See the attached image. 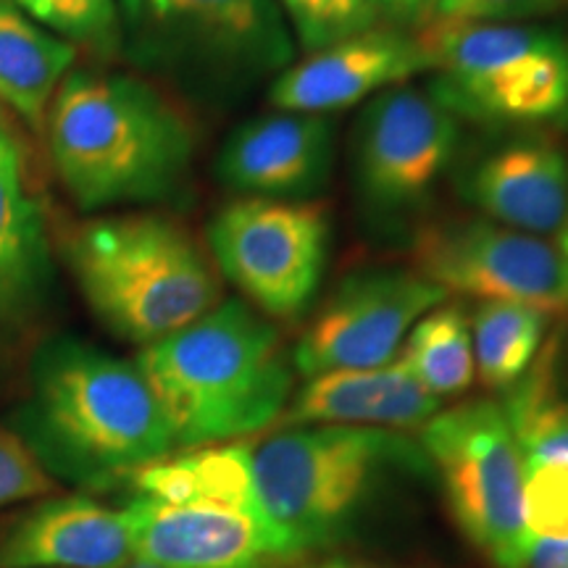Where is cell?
Returning a JSON list of instances; mask_svg holds the SVG:
<instances>
[{
    "instance_id": "obj_34",
    "label": "cell",
    "mask_w": 568,
    "mask_h": 568,
    "mask_svg": "<svg viewBox=\"0 0 568 568\" xmlns=\"http://www.w3.org/2000/svg\"><path fill=\"white\" fill-rule=\"evenodd\" d=\"M6 140H11V138H9V130H6L3 116H0V142H6Z\"/></svg>"
},
{
    "instance_id": "obj_17",
    "label": "cell",
    "mask_w": 568,
    "mask_h": 568,
    "mask_svg": "<svg viewBox=\"0 0 568 568\" xmlns=\"http://www.w3.org/2000/svg\"><path fill=\"white\" fill-rule=\"evenodd\" d=\"M443 400L416 379L403 358L361 372H332L305 379L290 397L280 422L284 426H376L410 429L439 414Z\"/></svg>"
},
{
    "instance_id": "obj_30",
    "label": "cell",
    "mask_w": 568,
    "mask_h": 568,
    "mask_svg": "<svg viewBox=\"0 0 568 568\" xmlns=\"http://www.w3.org/2000/svg\"><path fill=\"white\" fill-rule=\"evenodd\" d=\"M372 3L376 6L379 19L385 17L387 21L400 27H422L432 19V13H435L437 0H372Z\"/></svg>"
},
{
    "instance_id": "obj_11",
    "label": "cell",
    "mask_w": 568,
    "mask_h": 568,
    "mask_svg": "<svg viewBox=\"0 0 568 568\" xmlns=\"http://www.w3.org/2000/svg\"><path fill=\"white\" fill-rule=\"evenodd\" d=\"M458 116L432 90L389 88L372 98L355 130L353 172L366 209L406 216L432 193L458 145Z\"/></svg>"
},
{
    "instance_id": "obj_5",
    "label": "cell",
    "mask_w": 568,
    "mask_h": 568,
    "mask_svg": "<svg viewBox=\"0 0 568 568\" xmlns=\"http://www.w3.org/2000/svg\"><path fill=\"white\" fill-rule=\"evenodd\" d=\"M67 258L92 314L140 347L222 303V282L203 247L182 224L155 213L82 224L71 232Z\"/></svg>"
},
{
    "instance_id": "obj_14",
    "label": "cell",
    "mask_w": 568,
    "mask_h": 568,
    "mask_svg": "<svg viewBox=\"0 0 568 568\" xmlns=\"http://www.w3.org/2000/svg\"><path fill=\"white\" fill-rule=\"evenodd\" d=\"M335 126L316 113L276 111L226 138L216 174L226 190L266 201H305L329 184Z\"/></svg>"
},
{
    "instance_id": "obj_1",
    "label": "cell",
    "mask_w": 568,
    "mask_h": 568,
    "mask_svg": "<svg viewBox=\"0 0 568 568\" xmlns=\"http://www.w3.org/2000/svg\"><path fill=\"white\" fill-rule=\"evenodd\" d=\"M11 432L53 479L109 489L176 450L166 416L134 361L77 337L40 345Z\"/></svg>"
},
{
    "instance_id": "obj_18",
    "label": "cell",
    "mask_w": 568,
    "mask_h": 568,
    "mask_svg": "<svg viewBox=\"0 0 568 568\" xmlns=\"http://www.w3.org/2000/svg\"><path fill=\"white\" fill-rule=\"evenodd\" d=\"M466 197L489 222L527 234L558 232L568 219V159L545 140H521L471 169Z\"/></svg>"
},
{
    "instance_id": "obj_24",
    "label": "cell",
    "mask_w": 568,
    "mask_h": 568,
    "mask_svg": "<svg viewBox=\"0 0 568 568\" xmlns=\"http://www.w3.org/2000/svg\"><path fill=\"white\" fill-rule=\"evenodd\" d=\"M508 389L503 410L524 464H568V400L556 387L550 355Z\"/></svg>"
},
{
    "instance_id": "obj_27",
    "label": "cell",
    "mask_w": 568,
    "mask_h": 568,
    "mask_svg": "<svg viewBox=\"0 0 568 568\" xmlns=\"http://www.w3.org/2000/svg\"><path fill=\"white\" fill-rule=\"evenodd\" d=\"M524 510L531 537H568V464H524Z\"/></svg>"
},
{
    "instance_id": "obj_21",
    "label": "cell",
    "mask_w": 568,
    "mask_h": 568,
    "mask_svg": "<svg viewBox=\"0 0 568 568\" xmlns=\"http://www.w3.org/2000/svg\"><path fill=\"white\" fill-rule=\"evenodd\" d=\"M48 272L45 224L21 184L19 148L0 142V322L24 308Z\"/></svg>"
},
{
    "instance_id": "obj_25",
    "label": "cell",
    "mask_w": 568,
    "mask_h": 568,
    "mask_svg": "<svg viewBox=\"0 0 568 568\" xmlns=\"http://www.w3.org/2000/svg\"><path fill=\"white\" fill-rule=\"evenodd\" d=\"M13 3L71 45H82L98 55H116L122 51L119 0H13Z\"/></svg>"
},
{
    "instance_id": "obj_22",
    "label": "cell",
    "mask_w": 568,
    "mask_h": 568,
    "mask_svg": "<svg viewBox=\"0 0 568 568\" xmlns=\"http://www.w3.org/2000/svg\"><path fill=\"white\" fill-rule=\"evenodd\" d=\"M548 314L524 303L481 301L471 316L474 364L485 387H514L535 364Z\"/></svg>"
},
{
    "instance_id": "obj_3",
    "label": "cell",
    "mask_w": 568,
    "mask_h": 568,
    "mask_svg": "<svg viewBox=\"0 0 568 568\" xmlns=\"http://www.w3.org/2000/svg\"><path fill=\"white\" fill-rule=\"evenodd\" d=\"M48 145L74 203L101 211L172 197L187 180L195 134L145 80L74 71L51 101Z\"/></svg>"
},
{
    "instance_id": "obj_29",
    "label": "cell",
    "mask_w": 568,
    "mask_h": 568,
    "mask_svg": "<svg viewBox=\"0 0 568 568\" xmlns=\"http://www.w3.org/2000/svg\"><path fill=\"white\" fill-rule=\"evenodd\" d=\"M560 6H564V0H437L432 17L516 24V21L531 17H548Z\"/></svg>"
},
{
    "instance_id": "obj_16",
    "label": "cell",
    "mask_w": 568,
    "mask_h": 568,
    "mask_svg": "<svg viewBox=\"0 0 568 568\" xmlns=\"http://www.w3.org/2000/svg\"><path fill=\"white\" fill-rule=\"evenodd\" d=\"M130 560L122 510L90 495L51 497L0 527V568H126Z\"/></svg>"
},
{
    "instance_id": "obj_13",
    "label": "cell",
    "mask_w": 568,
    "mask_h": 568,
    "mask_svg": "<svg viewBox=\"0 0 568 568\" xmlns=\"http://www.w3.org/2000/svg\"><path fill=\"white\" fill-rule=\"evenodd\" d=\"M138 564L159 568H284L295 560L266 516L222 506H172L134 495L122 508Z\"/></svg>"
},
{
    "instance_id": "obj_9",
    "label": "cell",
    "mask_w": 568,
    "mask_h": 568,
    "mask_svg": "<svg viewBox=\"0 0 568 568\" xmlns=\"http://www.w3.org/2000/svg\"><path fill=\"white\" fill-rule=\"evenodd\" d=\"M329 234L324 205L243 197L213 216L209 245L222 274L261 314L293 322L314 303Z\"/></svg>"
},
{
    "instance_id": "obj_15",
    "label": "cell",
    "mask_w": 568,
    "mask_h": 568,
    "mask_svg": "<svg viewBox=\"0 0 568 568\" xmlns=\"http://www.w3.org/2000/svg\"><path fill=\"white\" fill-rule=\"evenodd\" d=\"M422 71H429V61L416 34L374 27L284 69L268 88V103L276 111L326 116Z\"/></svg>"
},
{
    "instance_id": "obj_35",
    "label": "cell",
    "mask_w": 568,
    "mask_h": 568,
    "mask_svg": "<svg viewBox=\"0 0 568 568\" xmlns=\"http://www.w3.org/2000/svg\"><path fill=\"white\" fill-rule=\"evenodd\" d=\"M126 568H159V566H151V564H138V560H134V566H126Z\"/></svg>"
},
{
    "instance_id": "obj_10",
    "label": "cell",
    "mask_w": 568,
    "mask_h": 568,
    "mask_svg": "<svg viewBox=\"0 0 568 568\" xmlns=\"http://www.w3.org/2000/svg\"><path fill=\"white\" fill-rule=\"evenodd\" d=\"M414 272L447 295L524 303L550 314L568 308V258L537 234L489 219H445L418 230Z\"/></svg>"
},
{
    "instance_id": "obj_23",
    "label": "cell",
    "mask_w": 568,
    "mask_h": 568,
    "mask_svg": "<svg viewBox=\"0 0 568 568\" xmlns=\"http://www.w3.org/2000/svg\"><path fill=\"white\" fill-rule=\"evenodd\" d=\"M400 358L439 400L466 393L477 374L471 322L466 311L458 303L432 308L408 332Z\"/></svg>"
},
{
    "instance_id": "obj_32",
    "label": "cell",
    "mask_w": 568,
    "mask_h": 568,
    "mask_svg": "<svg viewBox=\"0 0 568 568\" xmlns=\"http://www.w3.org/2000/svg\"><path fill=\"white\" fill-rule=\"evenodd\" d=\"M311 568H397V566H387V564H376V560H364V558H326L322 564L311 566Z\"/></svg>"
},
{
    "instance_id": "obj_26",
    "label": "cell",
    "mask_w": 568,
    "mask_h": 568,
    "mask_svg": "<svg viewBox=\"0 0 568 568\" xmlns=\"http://www.w3.org/2000/svg\"><path fill=\"white\" fill-rule=\"evenodd\" d=\"M305 53H318L379 24L372 0H280Z\"/></svg>"
},
{
    "instance_id": "obj_28",
    "label": "cell",
    "mask_w": 568,
    "mask_h": 568,
    "mask_svg": "<svg viewBox=\"0 0 568 568\" xmlns=\"http://www.w3.org/2000/svg\"><path fill=\"white\" fill-rule=\"evenodd\" d=\"M53 489V477L11 429L0 426V508L42 497Z\"/></svg>"
},
{
    "instance_id": "obj_7",
    "label": "cell",
    "mask_w": 568,
    "mask_h": 568,
    "mask_svg": "<svg viewBox=\"0 0 568 568\" xmlns=\"http://www.w3.org/2000/svg\"><path fill=\"white\" fill-rule=\"evenodd\" d=\"M416 40L437 74L432 92L456 116L542 122L568 111V40L558 32L432 17Z\"/></svg>"
},
{
    "instance_id": "obj_12",
    "label": "cell",
    "mask_w": 568,
    "mask_h": 568,
    "mask_svg": "<svg viewBox=\"0 0 568 568\" xmlns=\"http://www.w3.org/2000/svg\"><path fill=\"white\" fill-rule=\"evenodd\" d=\"M447 293L418 272L376 268L339 284L305 326L293 366L305 379L332 372H361L397 358L418 318L445 303Z\"/></svg>"
},
{
    "instance_id": "obj_36",
    "label": "cell",
    "mask_w": 568,
    "mask_h": 568,
    "mask_svg": "<svg viewBox=\"0 0 568 568\" xmlns=\"http://www.w3.org/2000/svg\"><path fill=\"white\" fill-rule=\"evenodd\" d=\"M560 9H568V0H564V6H560Z\"/></svg>"
},
{
    "instance_id": "obj_20",
    "label": "cell",
    "mask_w": 568,
    "mask_h": 568,
    "mask_svg": "<svg viewBox=\"0 0 568 568\" xmlns=\"http://www.w3.org/2000/svg\"><path fill=\"white\" fill-rule=\"evenodd\" d=\"M74 59L71 42L42 30L11 0H0V101L21 119L40 126Z\"/></svg>"
},
{
    "instance_id": "obj_33",
    "label": "cell",
    "mask_w": 568,
    "mask_h": 568,
    "mask_svg": "<svg viewBox=\"0 0 568 568\" xmlns=\"http://www.w3.org/2000/svg\"><path fill=\"white\" fill-rule=\"evenodd\" d=\"M560 253H564L568 258V226L564 230V237H560Z\"/></svg>"
},
{
    "instance_id": "obj_4",
    "label": "cell",
    "mask_w": 568,
    "mask_h": 568,
    "mask_svg": "<svg viewBox=\"0 0 568 568\" xmlns=\"http://www.w3.org/2000/svg\"><path fill=\"white\" fill-rule=\"evenodd\" d=\"M261 514L295 558L332 548L400 477L432 474L422 443L376 426H290L251 445Z\"/></svg>"
},
{
    "instance_id": "obj_6",
    "label": "cell",
    "mask_w": 568,
    "mask_h": 568,
    "mask_svg": "<svg viewBox=\"0 0 568 568\" xmlns=\"http://www.w3.org/2000/svg\"><path fill=\"white\" fill-rule=\"evenodd\" d=\"M122 51L142 69L234 95L293 63L280 0H119Z\"/></svg>"
},
{
    "instance_id": "obj_19",
    "label": "cell",
    "mask_w": 568,
    "mask_h": 568,
    "mask_svg": "<svg viewBox=\"0 0 568 568\" xmlns=\"http://www.w3.org/2000/svg\"><path fill=\"white\" fill-rule=\"evenodd\" d=\"M130 481L138 495L172 506H222L261 514L247 443L193 447L140 468Z\"/></svg>"
},
{
    "instance_id": "obj_2",
    "label": "cell",
    "mask_w": 568,
    "mask_h": 568,
    "mask_svg": "<svg viewBox=\"0 0 568 568\" xmlns=\"http://www.w3.org/2000/svg\"><path fill=\"white\" fill-rule=\"evenodd\" d=\"M134 364L176 447L258 435L280 422L295 385L293 355L280 329L243 301H222L197 322L142 347Z\"/></svg>"
},
{
    "instance_id": "obj_31",
    "label": "cell",
    "mask_w": 568,
    "mask_h": 568,
    "mask_svg": "<svg viewBox=\"0 0 568 568\" xmlns=\"http://www.w3.org/2000/svg\"><path fill=\"white\" fill-rule=\"evenodd\" d=\"M521 568H568V537H535Z\"/></svg>"
},
{
    "instance_id": "obj_8",
    "label": "cell",
    "mask_w": 568,
    "mask_h": 568,
    "mask_svg": "<svg viewBox=\"0 0 568 568\" xmlns=\"http://www.w3.org/2000/svg\"><path fill=\"white\" fill-rule=\"evenodd\" d=\"M422 447L468 542L495 568H521L535 537L524 510V458L500 403L437 414L424 424Z\"/></svg>"
}]
</instances>
